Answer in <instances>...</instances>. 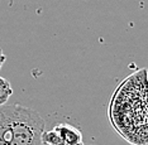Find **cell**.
<instances>
[{
	"mask_svg": "<svg viewBox=\"0 0 148 145\" xmlns=\"http://www.w3.org/2000/svg\"><path fill=\"white\" fill-rule=\"evenodd\" d=\"M109 119L123 139L133 145H148V92L134 97L119 90L113 95Z\"/></svg>",
	"mask_w": 148,
	"mask_h": 145,
	"instance_id": "obj_1",
	"label": "cell"
},
{
	"mask_svg": "<svg viewBox=\"0 0 148 145\" xmlns=\"http://www.w3.org/2000/svg\"><path fill=\"white\" fill-rule=\"evenodd\" d=\"M45 126L43 117L31 107L0 106V145H43Z\"/></svg>",
	"mask_w": 148,
	"mask_h": 145,
	"instance_id": "obj_2",
	"label": "cell"
},
{
	"mask_svg": "<svg viewBox=\"0 0 148 145\" xmlns=\"http://www.w3.org/2000/svg\"><path fill=\"white\" fill-rule=\"evenodd\" d=\"M53 129L57 131V134L66 145H85L82 139V133L77 127L66 123H61L57 124Z\"/></svg>",
	"mask_w": 148,
	"mask_h": 145,
	"instance_id": "obj_3",
	"label": "cell"
},
{
	"mask_svg": "<svg viewBox=\"0 0 148 145\" xmlns=\"http://www.w3.org/2000/svg\"><path fill=\"white\" fill-rule=\"evenodd\" d=\"M13 95L12 85L6 78L0 77V106H4Z\"/></svg>",
	"mask_w": 148,
	"mask_h": 145,
	"instance_id": "obj_4",
	"label": "cell"
},
{
	"mask_svg": "<svg viewBox=\"0 0 148 145\" xmlns=\"http://www.w3.org/2000/svg\"><path fill=\"white\" fill-rule=\"evenodd\" d=\"M42 144L43 145H66L57 134L55 129H51L48 131H43L42 134Z\"/></svg>",
	"mask_w": 148,
	"mask_h": 145,
	"instance_id": "obj_5",
	"label": "cell"
},
{
	"mask_svg": "<svg viewBox=\"0 0 148 145\" xmlns=\"http://www.w3.org/2000/svg\"><path fill=\"white\" fill-rule=\"evenodd\" d=\"M6 61V56L4 54V52H3V49L0 48V69H1L3 65H4V62Z\"/></svg>",
	"mask_w": 148,
	"mask_h": 145,
	"instance_id": "obj_6",
	"label": "cell"
},
{
	"mask_svg": "<svg viewBox=\"0 0 148 145\" xmlns=\"http://www.w3.org/2000/svg\"><path fill=\"white\" fill-rule=\"evenodd\" d=\"M87 145H96V144H87Z\"/></svg>",
	"mask_w": 148,
	"mask_h": 145,
	"instance_id": "obj_7",
	"label": "cell"
}]
</instances>
